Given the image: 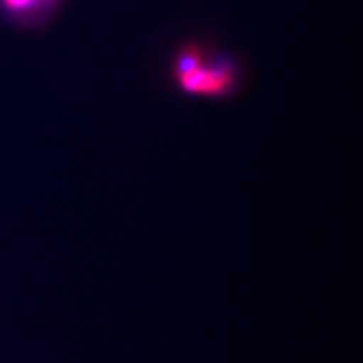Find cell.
I'll use <instances>...</instances> for the list:
<instances>
[{
	"label": "cell",
	"mask_w": 363,
	"mask_h": 363,
	"mask_svg": "<svg viewBox=\"0 0 363 363\" xmlns=\"http://www.w3.org/2000/svg\"><path fill=\"white\" fill-rule=\"evenodd\" d=\"M179 83L187 93L194 94H224L233 86L234 76L230 67L222 66H203L202 61L192 71L177 74Z\"/></svg>",
	"instance_id": "1"
}]
</instances>
